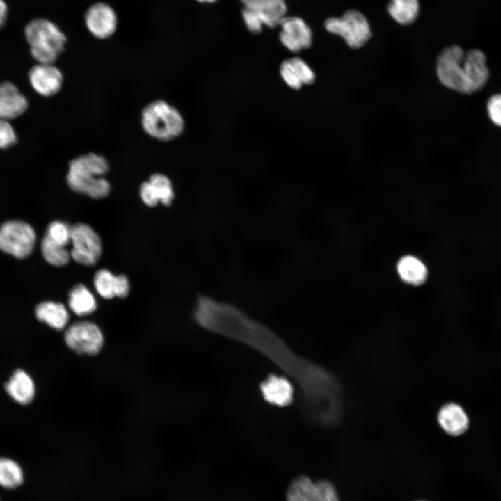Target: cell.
<instances>
[{
  "label": "cell",
  "instance_id": "obj_21",
  "mask_svg": "<svg viewBox=\"0 0 501 501\" xmlns=\"http://www.w3.org/2000/svg\"><path fill=\"white\" fill-rule=\"evenodd\" d=\"M68 303L70 309L80 316L90 314L97 308L94 296L83 284H77L70 290Z\"/></svg>",
  "mask_w": 501,
  "mask_h": 501
},
{
  "label": "cell",
  "instance_id": "obj_17",
  "mask_svg": "<svg viewBox=\"0 0 501 501\" xmlns=\"http://www.w3.org/2000/svg\"><path fill=\"white\" fill-rule=\"evenodd\" d=\"M440 427L449 435L457 436L468 429L469 419L463 408L457 404L443 405L438 413Z\"/></svg>",
  "mask_w": 501,
  "mask_h": 501
},
{
  "label": "cell",
  "instance_id": "obj_1",
  "mask_svg": "<svg viewBox=\"0 0 501 501\" xmlns=\"http://www.w3.org/2000/svg\"><path fill=\"white\" fill-rule=\"evenodd\" d=\"M203 328L255 349L292 379L301 390V406L313 423L330 427L342 414L338 380L324 367L296 354L273 331L235 306L200 296L195 308Z\"/></svg>",
  "mask_w": 501,
  "mask_h": 501
},
{
  "label": "cell",
  "instance_id": "obj_10",
  "mask_svg": "<svg viewBox=\"0 0 501 501\" xmlns=\"http://www.w3.org/2000/svg\"><path fill=\"white\" fill-rule=\"evenodd\" d=\"M279 25L281 27L280 40L289 51L296 53L311 46L312 32L301 18L285 16Z\"/></svg>",
  "mask_w": 501,
  "mask_h": 501
},
{
  "label": "cell",
  "instance_id": "obj_5",
  "mask_svg": "<svg viewBox=\"0 0 501 501\" xmlns=\"http://www.w3.org/2000/svg\"><path fill=\"white\" fill-rule=\"evenodd\" d=\"M141 122L146 134L161 141L178 137L184 128L180 111L163 100H154L143 108Z\"/></svg>",
  "mask_w": 501,
  "mask_h": 501
},
{
  "label": "cell",
  "instance_id": "obj_22",
  "mask_svg": "<svg viewBox=\"0 0 501 501\" xmlns=\"http://www.w3.org/2000/svg\"><path fill=\"white\" fill-rule=\"evenodd\" d=\"M390 15L401 25L412 24L420 11L418 0H390L387 6Z\"/></svg>",
  "mask_w": 501,
  "mask_h": 501
},
{
  "label": "cell",
  "instance_id": "obj_16",
  "mask_svg": "<svg viewBox=\"0 0 501 501\" xmlns=\"http://www.w3.org/2000/svg\"><path fill=\"white\" fill-rule=\"evenodd\" d=\"M94 285L98 294L104 299L125 298L129 291V280L125 276H114L107 269L97 271Z\"/></svg>",
  "mask_w": 501,
  "mask_h": 501
},
{
  "label": "cell",
  "instance_id": "obj_14",
  "mask_svg": "<svg viewBox=\"0 0 501 501\" xmlns=\"http://www.w3.org/2000/svg\"><path fill=\"white\" fill-rule=\"evenodd\" d=\"M28 105L27 99L13 83H0V118L7 120L17 118Z\"/></svg>",
  "mask_w": 501,
  "mask_h": 501
},
{
  "label": "cell",
  "instance_id": "obj_19",
  "mask_svg": "<svg viewBox=\"0 0 501 501\" xmlns=\"http://www.w3.org/2000/svg\"><path fill=\"white\" fill-rule=\"evenodd\" d=\"M5 388L8 394L21 404L30 403L35 395L34 383L29 375L22 369L16 370Z\"/></svg>",
  "mask_w": 501,
  "mask_h": 501
},
{
  "label": "cell",
  "instance_id": "obj_35",
  "mask_svg": "<svg viewBox=\"0 0 501 501\" xmlns=\"http://www.w3.org/2000/svg\"><path fill=\"white\" fill-rule=\"evenodd\" d=\"M196 1L201 2V3H213L217 0H196Z\"/></svg>",
  "mask_w": 501,
  "mask_h": 501
},
{
  "label": "cell",
  "instance_id": "obj_3",
  "mask_svg": "<svg viewBox=\"0 0 501 501\" xmlns=\"http://www.w3.org/2000/svg\"><path fill=\"white\" fill-rule=\"evenodd\" d=\"M109 170L105 157L88 153L71 160L68 165L67 182L70 188L93 198H102L110 192L109 182L104 177Z\"/></svg>",
  "mask_w": 501,
  "mask_h": 501
},
{
  "label": "cell",
  "instance_id": "obj_11",
  "mask_svg": "<svg viewBox=\"0 0 501 501\" xmlns=\"http://www.w3.org/2000/svg\"><path fill=\"white\" fill-rule=\"evenodd\" d=\"M29 79L33 88L40 95H56L63 82L61 71L52 63H38L29 72Z\"/></svg>",
  "mask_w": 501,
  "mask_h": 501
},
{
  "label": "cell",
  "instance_id": "obj_18",
  "mask_svg": "<svg viewBox=\"0 0 501 501\" xmlns=\"http://www.w3.org/2000/svg\"><path fill=\"white\" fill-rule=\"evenodd\" d=\"M264 398L269 403L284 406L292 400L293 388L289 381L283 377L270 375L261 385Z\"/></svg>",
  "mask_w": 501,
  "mask_h": 501
},
{
  "label": "cell",
  "instance_id": "obj_6",
  "mask_svg": "<svg viewBox=\"0 0 501 501\" xmlns=\"http://www.w3.org/2000/svg\"><path fill=\"white\" fill-rule=\"evenodd\" d=\"M324 25L328 32L342 37L353 49L363 47L372 35L368 21L357 10H349L340 17L328 18Z\"/></svg>",
  "mask_w": 501,
  "mask_h": 501
},
{
  "label": "cell",
  "instance_id": "obj_31",
  "mask_svg": "<svg viewBox=\"0 0 501 501\" xmlns=\"http://www.w3.org/2000/svg\"><path fill=\"white\" fill-rule=\"evenodd\" d=\"M17 140L15 129L8 120L0 118V148H7Z\"/></svg>",
  "mask_w": 501,
  "mask_h": 501
},
{
  "label": "cell",
  "instance_id": "obj_9",
  "mask_svg": "<svg viewBox=\"0 0 501 501\" xmlns=\"http://www.w3.org/2000/svg\"><path fill=\"white\" fill-rule=\"evenodd\" d=\"M67 346L77 353L94 355L103 344V335L100 328L88 321L77 322L70 326L65 334Z\"/></svg>",
  "mask_w": 501,
  "mask_h": 501
},
{
  "label": "cell",
  "instance_id": "obj_7",
  "mask_svg": "<svg viewBox=\"0 0 501 501\" xmlns=\"http://www.w3.org/2000/svg\"><path fill=\"white\" fill-rule=\"evenodd\" d=\"M33 228L22 221L12 220L0 225V249L17 258L29 256L35 246Z\"/></svg>",
  "mask_w": 501,
  "mask_h": 501
},
{
  "label": "cell",
  "instance_id": "obj_25",
  "mask_svg": "<svg viewBox=\"0 0 501 501\" xmlns=\"http://www.w3.org/2000/svg\"><path fill=\"white\" fill-rule=\"evenodd\" d=\"M24 480L21 467L8 458H0V485L13 489L19 486Z\"/></svg>",
  "mask_w": 501,
  "mask_h": 501
},
{
  "label": "cell",
  "instance_id": "obj_4",
  "mask_svg": "<svg viewBox=\"0 0 501 501\" xmlns=\"http://www.w3.org/2000/svg\"><path fill=\"white\" fill-rule=\"evenodd\" d=\"M24 34L32 57L38 63H52L63 51L67 38L53 22L42 18L29 22Z\"/></svg>",
  "mask_w": 501,
  "mask_h": 501
},
{
  "label": "cell",
  "instance_id": "obj_32",
  "mask_svg": "<svg viewBox=\"0 0 501 501\" xmlns=\"http://www.w3.org/2000/svg\"><path fill=\"white\" fill-rule=\"evenodd\" d=\"M487 111L491 121L501 127V94H495L488 99Z\"/></svg>",
  "mask_w": 501,
  "mask_h": 501
},
{
  "label": "cell",
  "instance_id": "obj_24",
  "mask_svg": "<svg viewBox=\"0 0 501 501\" xmlns=\"http://www.w3.org/2000/svg\"><path fill=\"white\" fill-rule=\"evenodd\" d=\"M315 482L306 475L294 478L289 485L286 501H314Z\"/></svg>",
  "mask_w": 501,
  "mask_h": 501
},
{
  "label": "cell",
  "instance_id": "obj_12",
  "mask_svg": "<svg viewBox=\"0 0 501 501\" xmlns=\"http://www.w3.org/2000/svg\"><path fill=\"white\" fill-rule=\"evenodd\" d=\"M85 22L88 29L95 37L105 39L115 32L117 17L110 6L104 3H97L92 5L86 12Z\"/></svg>",
  "mask_w": 501,
  "mask_h": 501
},
{
  "label": "cell",
  "instance_id": "obj_33",
  "mask_svg": "<svg viewBox=\"0 0 501 501\" xmlns=\"http://www.w3.org/2000/svg\"><path fill=\"white\" fill-rule=\"evenodd\" d=\"M241 14L244 23L250 32L258 33L262 31L263 24L253 10L244 7Z\"/></svg>",
  "mask_w": 501,
  "mask_h": 501
},
{
  "label": "cell",
  "instance_id": "obj_8",
  "mask_svg": "<svg viewBox=\"0 0 501 501\" xmlns=\"http://www.w3.org/2000/svg\"><path fill=\"white\" fill-rule=\"evenodd\" d=\"M71 243L70 257L75 262L85 266L97 263L102 253V243L90 226L81 223L71 226Z\"/></svg>",
  "mask_w": 501,
  "mask_h": 501
},
{
  "label": "cell",
  "instance_id": "obj_28",
  "mask_svg": "<svg viewBox=\"0 0 501 501\" xmlns=\"http://www.w3.org/2000/svg\"><path fill=\"white\" fill-rule=\"evenodd\" d=\"M314 501H339L334 486L327 480L315 482Z\"/></svg>",
  "mask_w": 501,
  "mask_h": 501
},
{
  "label": "cell",
  "instance_id": "obj_2",
  "mask_svg": "<svg viewBox=\"0 0 501 501\" xmlns=\"http://www.w3.org/2000/svg\"><path fill=\"white\" fill-rule=\"evenodd\" d=\"M436 70L443 85L464 94L482 89L490 75L486 56L481 50L474 49L465 52L456 45H450L440 52Z\"/></svg>",
  "mask_w": 501,
  "mask_h": 501
},
{
  "label": "cell",
  "instance_id": "obj_29",
  "mask_svg": "<svg viewBox=\"0 0 501 501\" xmlns=\"http://www.w3.org/2000/svg\"><path fill=\"white\" fill-rule=\"evenodd\" d=\"M280 74L284 81L292 89L298 90L303 84L298 77L290 59L284 61L280 67Z\"/></svg>",
  "mask_w": 501,
  "mask_h": 501
},
{
  "label": "cell",
  "instance_id": "obj_27",
  "mask_svg": "<svg viewBox=\"0 0 501 501\" xmlns=\"http://www.w3.org/2000/svg\"><path fill=\"white\" fill-rule=\"evenodd\" d=\"M45 237L56 244L66 247L71 242V226L63 221H54L48 225Z\"/></svg>",
  "mask_w": 501,
  "mask_h": 501
},
{
  "label": "cell",
  "instance_id": "obj_34",
  "mask_svg": "<svg viewBox=\"0 0 501 501\" xmlns=\"http://www.w3.org/2000/svg\"><path fill=\"white\" fill-rule=\"evenodd\" d=\"M7 15V6L3 0H0V29L4 25Z\"/></svg>",
  "mask_w": 501,
  "mask_h": 501
},
{
  "label": "cell",
  "instance_id": "obj_13",
  "mask_svg": "<svg viewBox=\"0 0 501 501\" xmlns=\"http://www.w3.org/2000/svg\"><path fill=\"white\" fill-rule=\"evenodd\" d=\"M139 193L143 202L149 207L156 206L159 202L168 206L174 198L170 179L161 173L152 174L148 181L143 182Z\"/></svg>",
  "mask_w": 501,
  "mask_h": 501
},
{
  "label": "cell",
  "instance_id": "obj_23",
  "mask_svg": "<svg viewBox=\"0 0 501 501\" xmlns=\"http://www.w3.org/2000/svg\"><path fill=\"white\" fill-rule=\"evenodd\" d=\"M399 276L406 283L418 285L424 282L427 271L424 264L413 256L402 257L397 265Z\"/></svg>",
  "mask_w": 501,
  "mask_h": 501
},
{
  "label": "cell",
  "instance_id": "obj_26",
  "mask_svg": "<svg viewBox=\"0 0 501 501\" xmlns=\"http://www.w3.org/2000/svg\"><path fill=\"white\" fill-rule=\"evenodd\" d=\"M41 251L45 260L54 266L65 265L70 258L65 247L53 243L45 236L41 242Z\"/></svg>",
  "mask_w": 501,
  "mask_h": 501
},
{
  "label": "cell",
  "instance_id": "obj_20",
  "mask_svg": "<svg viewBox=\"0 0 501 501\" xmlns=\"http://www.w3.org/2000/svg\"><path fill=\"white\" fill-rule=\"evenodd\" d=\"M35 312L39 321L57 330L64 328L69 319L67 310L60 303L42 302L36 306Z\"/></svg>",
  "mask_w": 501,
  "mask_h": 501
},
{
  "label": "cell",
  "instance_id": "obj_15",
  "mask_svg": "<svg viewBox=\"0 0 501 501\" xmlns=\"http://www.w3.org/2000/svg\"><path fill=\"white\" fill-rule=\"evenodd\" d=\"M244 7L253 10L263 26L274 28L285 17L287 6L285 0H240Z\"/></svg>",
  "mask_w": 501,
  "mask_h": 501
},
{
  "label": "cell",
  "instance_id": "obj_30",
  "mask_svg": "<svg viewBox=\"0 0 501 501\" xmlns=\"http://www.w3.org/2000/svg\"><path fill=\"white\" fill-rule=\"evenodd\" d=\"M290 61L303 85L311 84L315 79V74L310 67L301 58L294 57Z\"/></svg>",
  "mask_w": 501,
  "mask_h": 501
}]
</instances>
